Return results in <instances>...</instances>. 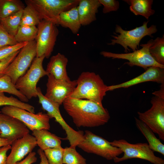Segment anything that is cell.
<instances>
[{"instance_id": "603a6c76", "label": "cell", "mask_w": 164, "mask_h": 164, "mask_svg": "<svg viewBox=\"0 0 164 164\" xmlns=\"http://www.w3.org/2000/svg\"><path fill=\"white\" fill-rule=\"evenodd\" d=\"M130 5V10L135 15H140L148 19L153 15L154 10L152 9V0H124Z\"/></svg>"}, {"instance_id": "1f68e13d", "label": "cell", "mask_w": 164, "mask_h": 164, "mask_svg": "<svg viewBox=\"0 0 164 164\" xmlns=\"http://www.w3.org/2000/svg\"><path fill=\"white\" fill-rule=\"evenodd\" d=\"M64 149L61 146L43 151L49 164H63Z\"/></svg>"}, {"instance_id": "8fae6325", "label": "cell", "mask_w": 164, "mask_h": 164, "mask_svg": "<svg viewBox=\"0 0 164 164\" xmlns=\"http://www.w3.org/2000/svg\"><path fill=\"white\" fill-rule=\"evenodd\" d=\"M1 112L19 119L32 132L50 129V118L46 114L42 112L35 114L16 107L5 106L1 109Z\"/></svg>"}, {"instance_id": "5b68a950", "label": "cell", "mask_w": 164, "mask_h": 164, "mask_svg": "<svg viewBox=\"0 0 164 164\" xmlns=\"http://www.w3.org/2000/svg\"><path fill=\"white\" fill-rule=\"evenodd\" d=\"M45 58V56H36L29 69L15 85L16 88L28 100L37 97V83L41 78L48 75L43 67Z\"/></svg>"}, {"instance_id": "6da1fadb", "label": "cell", "mask_w": 164, "mask_h": 164, "mask_svg": "<svg viewBox=\"0 0 164 164\" xmlns=\"http://www.w3.org/2000/svg\"><path fill=\"white\" fill-rule=\"evenodd\" d=\"M63 104L78 127L99 126L107 123L110 118L108 111L102 104L88 100L68 97Z\"/></svg>"}, {"instance_id": "484cf974", "label": "cell", "mask_w": 164, "mask_h": 164, "mask_svg": "<svg viewBox=\"0 0 164 164\" xmlns=\"http://www.w3.org/2000/svg\"><path fill=\"white\" fill-rule=\"evenodd\" d=\"M37 32L36 26H20L14 37L18 43L28 42L35 40Z\"/></svg>"}, {"instance_id": "ab89813d", "label": "cell", "mask_w": 164, "mask_h": 164, "mask_svg": "<svg viewBox=\"0 0 164 164\" xmlns=\"http://www.w3.org/2000/svg\"><path fill=\"white\" fill-rule=\"evenodd\" d=\"M160 89L152 93L155 96L164 99V83L161 84Z\"/></svg>"}, {"instance_id": "e575fe53", "label": "cell", "mask_w": 164, "mask_h": 164, "mask_svg": "<svg viewBox=\"0 0 164 164\" xmlns=\"http://www.w3.org/2000/svg\"><path fill=\"white\" fill-rule=\"evenodd\" d=\"M103 6V12L106 13L112 11H117L119 8V3L115 0H98Z\"/></svg>"}, {"instance_id": "8d00e7d4", "label": "cell", "mask_w": 164, "mask_h": 164, "mask_svg": "<svg viewBox=\"0 0 164 164\" xmlns=\"http://www.w3.org/2000/svg\"><path fill=\"white\" fill-rule=\"evenodd\" d=\"M11 145H9L0 147V164H6L7 152L10 149Z\"/></svg>"}, {"instance_id": "836d02e7", "label": "cell", "mask_w": 164, "mask_h": 164, "mask_svg": "<svg viewBox=\"0 0 164 164\" xmlns=\"http://www.w3.org/2000/svg\"><path fill=\"white\" fill-rule=\"evenodd\" d=\"M18 43L13 36L4 29L0 22V48L6 46H12Z\"/></svg>"}, {"instance_id": "7c38bea8", "label": "cell", "mask_w": 164, "mask_h": 164, "mask_svg": "<svg viewBox=\"0 0 164 164\" xmlns=\"http://www.w3.org/2000/svg\"><path fill=\"white\" fill-rule=\"evenodd\" d=\"M56 25L49 21L43 20L38 25L36 38V56H50L55 45L59 31Z\"/></svg>"}, {"instance_id": "74e56055", "label": "cell", "mask_w": 164, "mask_h": 164, "mask_svg": "<svg viewBox=\"0 0 164 164\" xmlns=\"http://www.w3.org/2000/svg\"><path fill=\"white\" fill-rule=\"evenodd\" d=\"M37 158L35 152L30 153L25 159L15 164H32L36 162Z\"/></svg>"}, {"instance_id": "5bb4252c", "label": "cell", "mask_w": 164, "mask_h": 164, "mask_svg": "<svg viewBox=\"0 0 164 164\" xmlns=\"http://www.w3.org/2000/svg\"><path fill=\"white\" fill-rule=\"evenodd\" d=\"M45 96L60 105L69 97L77 85L76 80L67 81L56 79L48 74Z\"/></svg>"}, {"instance_id": "7a4b0ae2", "label": "cell", "mask_w": 164, "mask_h": 164, "mask_svg": "<svg viewBox=\"0 0 164 164\" xmlns=\"http://www.w3.org/2000/svg\"><path fill=\"white\" fill-rule=\"evenodd\" d=\"M76 80L77 86L69 97L86 99L102 104L104 97L108 91V86L98 74L93 72H84Z\"/></svg>"}, {"instance_id": "30bf717a", "label": "cell", "mask_w": 164, "mask_h": 164, "mask_svg": "<svg viewBox=\"0 0 164 164\" xmlns=\"http://www.w3.org/2000/svg\"><path fill=\"white\" fill-rule=\"evenodd\" d=\"M153 39H150L145 44L140 46L142 48L132 53H116L103 51L100 54L104 57L112 59H120L128 61L126 63L128 65L132 67L136 66L141 67L145 70L151 67H155L164 68V65L157 62L152 57L149 52V48L152 45Z\"/></svg>"}, {"instance_id": "f35d334b", "label": "cell", "mask_w": 164, "mask_h": 164, "mask_svg": "<svg viewBox=\"0 0 164 164\" xmlns=\"http://www.w3.org/2000/svg\"><path fill=\"white\" fill-rule=\"evenodd\" d=\"M37 152L40 159L39 164H49L43 150L39 149H38Z\"/></svg>"}, {"instance_id": "3957f363", "label": "cell", "mask_w": 164, "mask_h": 164, "mask_svg": "<svg viewBox=\"0 0 164 164\" xmlns=\"http://www.w3.org/2000/svg\"><path fill=\"white\" fill-rule=\"evenodd\" d=\"M80 0H26V5L32 7L42 20L59 25L61 13L77 6Z\"/></svg>"}, {"instance_id": "d4e9b609", "label": "cell", "mask_w": 164, "mask_h": 164, "mask_svg": "<svg viewBox=\"0 0 164 164\" xmlns=\"http://www.w3.org/2000/svg\"><path fill=\"white\" fill-rule=\"evenodd\" d=\"M22 10L0 19V22L4 29L13 36L16 34L20 26Z\"/></svg>"}, {"instance_id": "ffe728a7", "label": "cell", "mask_w": 164, "mask_h": 164, "mask_svg": "<svg viewBox=\"0 0 164 164\" xmlns=\"http://www.w3.org/2000/svg\"><path fill=\"white\" fill-rule=\"evenodd\" d=\"M32 135L36 138L37 145L43 151L46 149L61 145V138L45 129L36 130Z\"/></svg>"}, {"instance_id": "60d3db41", "label": "cell", "mask_w": 164, "mask_h": 164, "mask_svg": "<svg viewBox=\"0 0 164 164\" xmlns=\"http://www.w3.org/2000/svg\"><path fill=\"white\" fill-rule=\"evenodd\" d=\"M12 142L7 139L2 138L1 136L0 131V147L9 145H11Z\"/></svg>"}, {"instance_id": "f1b7e54d", "label": "cell", "mask_w": 164, "mask_h": 164, "mask_svg": "<svg viewBox=\"0 0 164 164\" xmlns=\"http://www.w3.org/2000/svg\"><path fill=\"white\" fill-rule=\"evenodd\" d=\"M41 20L36 10L30 6L26 5L22 10L20 26H36Z\"/></svg>"}, {"instance_id": "d6986e66", "label": "cell", "mask_w": 164, "mask_h": 164, "mask_svg": "<svg viewBox=\"0 0 164 164\" xmlns=\"http://www.w3.org/2000/svg\"><path fill=\"white\" fill-rule=\"evenodd\" d=\"M101 6L98 0H80L77 6L81 26L90 24L96 19V14Z\"/></svg>"}, {"instance_id": "52a82bcc", "label": "cell", "mask_w": 164, "mask_h": 164, "mask_svg": "<svg viewBox=\"0 0 164 164\" xmlns=\"http://www.w3.org/2000/svg\"><path fill=\"white\" fill-rule=\"evenodd\" d=\"M37 97L42 109L47 112L46 114L50 118H54L55 121L62 126L66 132L67 135L66 139L69 141L70 146L76 148L84 139L83 132L76 131L69 125L60 114L59 109L60 105L46 98L39 87H37Z\"/></svg>"}, {"instance_id": "44dd1931", "label": "cell", "mask_w": 164, "mask_h": 164, "mask_svg": "<svg viewBox=\"0 0 164 164\" xmlns=\"http://www.w3.org/2000/svg\"><path fill=\"white\" fill-rule=\"evenodd\" d=\"M77 6L62 12L59 18V25L69 28L74 34L78 32L81 26Z\"/></svg>"}, {"instance_id": "9c48e42d", "label": "cell", "mask_w": 164, "mask_h": 164, "mask_svg": "<svg viewBox=\"0 0 164 164\" xmlns=\"http://www.w3.org/2000/svg\"><path fill=\"white\" fill-rule=\"evenodd\" d=\"M36 55V40L28 42L7 67L4 75L9 77L15 85L17 80L26 72Z\"/></svg>"}, {"instance_id": "ac0fdd59", "label": "cell", "mask_w": 164, "mask_h": 164, "mask_svg": "<svg viewBox=\"0 0 164 164\" xmlns=\"http://www.w3.org/2000/svg\"><path fill=\"white\" fill-rule=\"evenodd\" d=\"M68 62V59L65 56L58 53L50 58L46 71L48 75H52L56 79L70 81L66 69Z\"/></svg>"}, {"instance_id": "2e32d148", "label": "cell", "mask_w": 164, "mask_h": 164, "mask_svg": "<svg viewBox=\"0 0 164 164\" xmlns=\"http://www.w3.org/2000/svg\"><path fill=\"white\" fill-rule=\"evenodd\" d=\"M37 145L35 138L29 133L14 141L7 156L6 164H15L32 152Z\"/></svg>"}, {"instance_id": "8992f818", "label": "cell", "mask_w": 164, "mask_h": 164, "mask_svg": "<svg viewBox=\"0 0 164 164\" xmlns=\"http://www.w3.org/2000/svg\"><path fill=\"white\" fill-rule=\"evenodd\" d=\"M110 143L120 149L124 153L122 157H117L113 159L115 163L130 159L138 158L147 160L153 164H164V159L155 156L147 143L131 144L123 139L115 140Z\"/></svg>"}, {"instance_id": "d590c367", "label": "cell", "mask_w": 164, "mask_h": 164, "mask_svg": "<svg viewBox=\"0 0 164 164\" xmlns=\"http://www.w3.org/2000/svg\"><path fill=\"white\" fill-rule=\"evenodd\" d=\"M19 51L14 53L7 58L0 61V77L4 75L5 70L15 58Z\"/></svg>"}, {"instance_id": "cb8c5ba5", "label": "cell", "mask_w": 164, "mask_h": 164, "mask_svg": "<svg viewBox=\"0 0 164 164\" xmlns=\"http://www.w3.org/2000/svg\"><path fill=\"white\" fill-rule=\"evenodd\" d=\"M25 7L19 0H0V19L22 10Z\"/></svg>"}, {"instance_id": "4fadbf2b", "label": "cell", "mask_w": 164, "mask_h": 164, "mask_svg": "<svg viewBox=\"0 0 164 164\" xmlns=\"http://www.w3.org/2000/svg\"><path fill=\"white\" fill-rule=\"evenodd\" d=\"M151 107L147 111L137 112L139 119L164 141V99L156 96L151 100Z\"/></svg>"}, {"instance_id": "4316f807", "label": "cell", "mask_w": 164, "mask_h": 164, "mask_svg": "<svg viewBox=\"0 0 164 164\" xmlns=\"http://www.w3.org/2000/svg\"><path fill=\"white\" fill-rule=\"evenodd\" d=\"M0 92H6L14 95L24 102L29 101L26 97L16 88L10 78L6 75L0 77Z\"/></svg>"}, {"instance_id": "4dcf8cb0", "label": "cell", "mask_w": 164, "mask_h": 164, "mask_svg": "<svg viewBox=\"0 0 164 164\" xmlns=\"http://www.w3.org/2000/svg\"><path fill=\"white\" fill-rule=\"evenodd\" d=\"M63 163L65 164H87L86 159L72 147L64 149Z\"/></svg>"}, {"instance_id": "277c9868", "label": "cell", "mask_w": 164, "mask_h": 164, "mask_svg": "<svg viewBox=\"0 0 164 164\" xmlns=\"http://www.w3.org/2000/svg\"><path fill=\"white\" fill-rule=\"evenodd\" d=\"M148 22L149 21L144 22L142 26L130 30H123L120 26L116 25L115 32L119 34L114 33L117 36H112L114 39H111V42L108 44L114 45L116 44H119L124 48L125 53L130 51L128 47L133 51L137 50L141 40L144 36H149L152 37V35L157 31L156 26L152 25L148 27Z\"/></svg>"}, {"instance_id": "7402d4cb", "label": "cell", "mask_w": 164, "mask_h": 164, "mask_svg": "<svg viewBox=\"0 0 164 164\" xmlns=\"http://www.w3.org/2000/svg\"><path fill=\"white\" fill-rule=\"evenodd\" d=\"M136 127L147 139L150 148L154 152L164 155V145L155 136L154 133L146 124L135 117Z\"/></svg>"}, {"instance_id": "e0dca14e", "label": "cell", "mask_w": 164, "mask_h": 164, "mask_svg": "<svg viewBox=\"0 0 164 164\" xmlns=\"http://www.w3.org/2000/svg\"><path fill=\"white\" fill-rule=\"evenodd\" d=\"M152 81L159 84L164 83V68L155 67H149L138 76L128 81L115 85L108 86V91L120 88H126L143 82Z\"/></svg>"}, {"instance_id": "9a60e30c", "label": "cell", "mask_w": 164, "mask_h": 164, "mask_svg": "<svg viewBox=\"0 0 164 164\" xmlns=\"http://www.w3.org/2000/svg\"><path fill=\"white\" fill-rule=\"evenodd\" d=\"M0 131L2 137L12 143L29 133V130L22 121L2 113H0Z\"/></svg>"}, {"instance_id": "f546056e", "label": "cell", "mask_w": 164, "mask_h": 164, "mask_svg": "<svg viewBox=\"0 0 164 164\" xmlns=\"http://www.w3.org/2000/svg\"><path fill=\"white\" fill-rule=\"evenodd\" d=\"M3 106L16 107L35 113V108L32 105L22 102L12 96L8 97L5 96L4 93L0 92V107Z\"/></svg>"}, {"instance_id": "d6a6232c", "label": "cell", "mask_w": 164, "mask_h": 164, "mask_svg": "<svg viewBox=\"0 0 164 164\" xmlns=\"http://www.w3.org/2000/svg\"><path fill=\"white\" fill-rule=\"evenodd\" d=\"M28 42L18 43L12 46H6L0 48V61L5 59L14 53L20 50Z\"/></svg>"}, {"instance_id": "ba28073f", "label": "cell", "mask_w": 164, "mask_h": 164, "mask_svg": "<svg viewBox=\"0 0 164 164\" xmlns=\"http://www.w3.org/2000/svg\"><path fill=\"white\" fill-rule=\"evenodd\" d=\"M77 146L86 152L95 154L108 160L113 159L123 153L120 149L88 130L85 131L84 139Z\"/></svg>"}, {"instance_id": "83f0119b", "label": "cell", "mask_w": 164, "mask_h": 164, "mask_svg": "<svg viewBox=\"0 0 164 164\" xmlns=\"http://www.w3.org/2000/svg\"><path fill=\"white\" fill-rule=\"evenodd\" d=\"M149 52L152 57L158 63L164 65V36L153 40L150 47Z\"/></svg>"}]
</instances>
